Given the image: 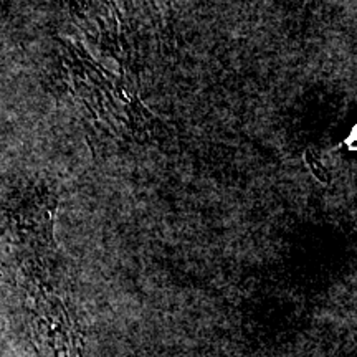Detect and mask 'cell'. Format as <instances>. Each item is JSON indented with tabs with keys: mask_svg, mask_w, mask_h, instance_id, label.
Instances as JSON below:
<instances>
[{
	"mask_svg": "<svg viewBox=\"0 0 357 357\" xmlns=\"http://www.w3.org/2000/svg\"><path fill=\"white\" fill-rule=\"evenodd\" d=\"M30 314L37 357H84L82 326L60 298L38 294Z\"/></svg>",
	"mask_w": 357,
	"mask_h": 357,
	"instance_id": "obj_1",
	"label": "cell"
}]
</instances>
